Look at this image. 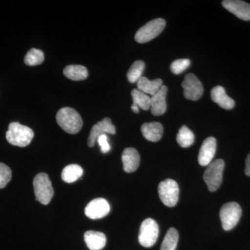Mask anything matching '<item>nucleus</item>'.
<instances>
[{
    "instance_id": "nucleus-1",
    "label": "nucleus",
    "mask_w": 250,
    "mask_h": 250,
    "mask_svg": "<svg viewBox=\"0 0 250 250\" xmlns=\"http://www.w3.org/2000/svg\"><path fill=\"white\" fill-rule=\"evenodd\" d=\"M56 118L60 127L68 134H77L83 126V121L80 113L72 108H61Z\"/></svg>"
},
{
    "instance_id": "nucleus-2",
    "label": "nucleus",
    "mask_w": 250,
    "mask_h": 250,
    "mask_svg": "<svg viewBox=\"0 0 250 250\" xmlns=\"http://www.w3.org/2000/svg\"><path fill=\"white\" fill-rule=\"evenodd\" d=\"M34 136V131L31 128L18 123H11L6 134V140L10 144L21 147L29 146Z\"/></svg>"
},
{
    "instance_id": "nucleus-3",
    "label": "nucleus",
    "mask_w": 250,
    "mask_h": 250,
    "mask_svg": "<svg viewBox=\"0 0 250 250\" xmlns=\"http://www.w3.org/2000/svg\"><path fill=\"white\" fill-rule=\"evenodd\" d=\"M33 185L36 200L42 205H48L54 196L53 187L48 175L45 173L37 174L34 179Z\"/></svg>"
},
{
    "instance_id": "nucleus-4",
    "label": "nucleus",
    "mask_w": 250,
    "mask_h": 250,
    "mask_svg": "<svg viewBox=\"0 0 250 250\" xmlns=\"http://www.w3.org/2000/svg\"><path fill=\"white\" fill-rule=\"evenodd\" d=\"M225 162L223 159H216L207 166L203 178L210 192L218 190L223 182V174Z\"/></svg>"
},
{
    "instance_id": "nucleus-5",
    "label": "nucleus",
    "mask_w": 250,
    "mask_h": 250,
    "mask_svg": "<svg viewBox=\"0 0 250 250\" xmlns=\"http://www.w3.org/2000/svg\"><path fill=\"white\" fill-rule=\"evenodd\" d=\"M242 214L241 206L234 202H228L222 207L220 218L225 231H230L236 226Z\"/></svg>"
},
{
    "instance_id": "nucleus-6",
    "label": "nucleus",
    "mask_w": 250,
    "mask_h": 250,
    "mask_svg": "<svg viewBox=\"0 0 250 250\" xmlns=\"http://www.w3.org/2000/svg\"><path fill=\"white\" fill-rule=\"evenodd\" d=\"M166 24L165 20L163 18H156L149 21L138 30L135 35V40L139 43H145L152 41L162 32Z\"/></svg>"
},
{
    "instance_id": "nucleus-7",
    "label": "nucleus",
    "mask_w": 250,
    "mask_h": 250,
    "mask_svg": "<svg viewBox=\"0 0 250 250\" xmlns=\"http://www.w3.org/2000/svg\"><path fill=\"white\" fill-rule=\"evenodd\" d=\"M161 201L166 206L173 207L179 200V188L178 184L172 179H167L159 184L158 188Z\"/></svg>"
},
{
    "instance_id": "nucleus-8",
    "label": "nucleus",
    "mask_w": 250,
    "mask_h": 250,
    "mask_svg": "<svg viewBox=\"0 0 250 250\" xmlns=\"http://www.w3.org/2000/svg\"><path fill=\"white\" fill-rule=\"evenodd\" d=\"M159 225L152 218L146 219L140 228L139 241L145 248H151L155 244L159 236Z\"/></svg>"
},
{
    "instance_id": "nucleus-9",
    "label": "nucleus",
    "mask_w": 250,
    "mask_h": 250,
    "mask_svg": "<svg viewBox=\"0 0 250 250\" xmlns=\"http://www.w3.org/2000/svg\"><path fill=\"white\" fill-rule=\"evenodd\" d=\"M182 85L184 88V97L187 100L197 101L202 98L204 92L203 85L193 74L190 73L186 75Z\"/></svg>"
},
{
    "instance_id": "nucleus-10",
    "label": "nucleus",
    "mask_w": 250,
    "mask_h": 250,
    "mask_svg": "<svg viewBox=\"0 0 250 250\" xmlns=\"http://www.w3.org/2000/svg\"><path fill=\"white\" fill-rule=\"evenodd\" d=\"M109 204L104 198H97L88 204L85 208V214L91 220H98L106 216L110 212Z\"/></svg>"
},
{
    "instance_id": "nucleus-11",
    "label": "nucleus",
    "mask_w": 250,
    "mask_h": 250,
    "mask_svg": "<svg viewBox=\"0 0 250 250\" xmlns=\"http://www.w3.org/2000/svg\"><path fill=\"white\" fill-rule=\"evenodd\" d=\"M106 134H116V127L112 124L111 120L108 118H104L103 121L93 125L88 139V146L93 147L99 136Z\"/></svg>"
},
{
    "instance_id": "nucleus-12",
    "label": "nucleus",
    "mask_w": 250,
    "mask_h": 250,
    "mask_svg": "<svg viewBox=\"0 0 250 250\" xmlns=\"http://www.w3.org/2000/svg\"><path fill=\"white\" fill-rule=\"evenodd\" d=\"M224 8L243 20L250 21V4L241 0H225L222 3Z\"/></svg>"
},
{
    "instance_id": "nucleus-13",
    "label": "nucleus",
    "mask_w": 250,
    "mask_h": 250,
    "mask_svg": "<svg viewBox=\"0 0 250 250\" xmlns=\"http://www.w3.org/2000/svg\"><path fill=\"white\" fill-rule=\"evenodd\" d=\"M216 139L208 137L205 140L200 148L198 155V162L202 166L209 165L216 152Z\"/></svg>"
},
{
    "instance_id": "nucleus-14",
    "label": "nucleus",
    "mask_w": 250,
    "mask_h": 250,
    "mask_svg": "<svg viewBox=\"0 0 250 250\" xmlns=\"http://www.w3.org/2000/svg\"><path fill=\"white\" fill-rule=\"evenodd\" d=\"M167 88L163 85L160 90L151 97V112L154 116H159L164 114L167 109L166 104V95Z\"/></svg>"
},
{
    "instance_id": "nucleus-15",
    "label": "nucleus",
    "mask_w": 250,
    "mask_h": 250,
    "mask_svg": "<svg viewBox=\"0 0 250 250\" xmlns=\"http://www.w3.org/2000/svg\"><path fill=\"white\" fill-rule=\"evenodd\" d=\"M123 168L126 172L131 173L137 170L140 164L139 152L135 148H126L122 155Z\"/></svg>"
},
{
    "instance_id": "nucleus-16",
    "label": "nucleus",
    "mask_w": 250,
    "mask_h": 250,
    "mask_svg": "<svg viewBox=\"0 0 250 250\" xmlns=\"http://www.w3.org/2000/svg\"><path fill=\"white\" fill-rule=\"evenodd\" d=\"M210 96L213 101L218 104L221 108L230 110L234 107V100L227 95L225 88L221 85L214 87L210 92Z\"/></svg>"
},
{
    "instance_id": "nucleus-17",
    "label": "nucleus",
    "mask_w": 250,
    "mask_h": 250,
    "mask_svg": "<svg viewBox=\"0 0 250 250\" xmlns=\"http://www.w3.org/2000/svg\"><path fill=\"white\" fill-rule=\"evenodd\" d=\"M143 136L151 142H157L162 138L164 128L159 123H144L141 126Z\"/></svg>"
},
{
    "instance_id": "nucleus-18",
    "label": "nucleus",
    "mask_w": 250,
    "mask_h": 250,
    "mask_svg": "<svg viewBox=\"0 0 250 250\" xmlns=\"http://www.w3.org/2000/svg\"><path fill=\"white\" fill-rule=\"evenodd\" d=\"M84 241L87 247L90 250H101L106 243L104 233L100 231H87L84 233Z\"/></svg>"
},
{
    "instance_id": "nucleus-19",
    "label": "nucleus",
    "mask_w": 250,
    "mask_h": 250,
    "mask_svg": "<svg viewBox=\"0 0 250 250\" xmlns=\"http://www.w3.org/2000/svg\"><path fill=\"white\" fill-rule=\"evenodd\" d=\"M162 86L163 82L161 79L151 81L147 77H142L137 82L138 89L144 93L149 94L151 96L155 95Z\"/></svg>"
},
{
    "instance_id": "nucleus-20",
    "label": "nucleus",
    "mask_w": 250,
    "mask_h": 250,
    "mask_svg": "<svg viewBox=\"0 0 250 250\" xmlns=\"http://www.w3.org/2000/svg\"><path fill=\"white\" fill-rule=\"evenodd\" d=\"M63 74L67 78L73 81L84 80L88 75L86 67L80 65H71L65 67Z\"/></svg>"
},
{
    "instance_id": "nucleus-21",
    "label": "nucleus",
    "mask_w": 250,
    "mask_h": 250,
    "mask_svg": "<svg viewBox=\"0 0 250 250\" xmlns=\"http://www.w3.org/2000/svg\"><path fill=\"white\" fill-rule=\"evenodd\" d=\"M83 168L77 164H71L65 167L62 171V178L66 183H73L83 175Z\"/></svg>"
},
{
    "instance_id": "nucleus-22",
    "label": "nucleus",
    "mask_w": 250,
    "mask_h": 250,
    "mask_svg": "<svg viewBox=\"0 0 250 250\" xmlns=\"http://www.w3.org/2000/svg\"><path fill=\"white\" fill-rule=\"evenodd\" d=\"M133 104L139 106V108L147 111L151 107V98L147 94L139 89H134L131 91Z\"/></svg>"
},
{
    "instance_id": "nucleus-23",
    "label": "nucleus",
    "mask_w": 250,
    "mask_h": 250,
    "mask_svg": "<svg viewBox=\"0 0 250 250\" xmlns=\"http://www.w3.org/2000/svg\"><path fill=\"white\" fill-rule=\"evenodd\" d=\"M194 141L195 136L191 130L187 126H182L177 135V141L179 146L184 148L188 147L193 144Z\"/></svg>"
},
{
    "instance_id": "nucleus-24",
    "label": "nucleus",
    "mask_w": 250,
    "mask_h": 250,
    "mask_svg": "<svg viewBox=\"0 0 250 250\" xmlns=\"http://www.w3.org/2000/svg\"><path fill=\"white\" fill-rule=\"evenodd\" d=\"M179 241V233L174 228L169 229L166 233L161 250H175Z\"/></svg>"
},
{
    "instance_id": "nucleus-25",
    "label": "nucleus",
    "mask_w": 250,
    "mask_h": 250,
    "mask_svg": "<svg viewBox=\"0 0 250 250\" xmlns=\"http://www.w3.org/2000/svg\"><path fill=\"white\" fill-rule=\"evenodd\" d=\"M45 56L43 52L40 49L32 48L31 49L24 57V62L26 65L29 66H35L40 65L44 62Z\"/></svg>"
},
{
    "instance_id": "nucleus-26",
    "label": "nucleus",
    "mask_w": 250,
    "mask_h": 250,
    "mask_svg": "<svg viewBox=\"0 0 250 250\" xmlns=\"http://www.w3.org/2000/svg\"><path fill=\"white\" fill-rule=\"evenodd\" d=\"M145 62L143 61H136L130 67L127 72V79L131 83H136L142 77L144 71Z\"/></svg>"
},
{
    "instance_id": "nucleus-27",
    "label": "nucleus",
    "mask_w": 250,
    "mask_h": 250,
    "mask_svg": "<svg viewBox=\"0 0 250 250\" xmlns=\"http://www.w3.org/2000/svg\"><path fill=\"white\" fill-rule=\"evenodd\" d=\"M190 61L188 59H177L170 65V70L174 75H179L190 66Z\"/></svg>"
},
{
    "instance_id": "nucleus-28",
    "label": "nucleus",
    "mask_w": 250,
    "mask_h": 250,
    "mask_svg": "<svg viewBox=\"0 0 250 250\" xmlns=\"http://www.w3.org/2000/svg\"><path fill=\"white\" fill-rule=\"evenodd\" d=\"M12 172L7 166L0 163V188H4L11 181Z\"/></svg>"
},
{
    "instance_id": "nucleus-29",
    "label": "nucleus",
    "mask_w": 250,
    "mask_h": 250,
    "mask_svg": "<svg viewBox=\"0 0 250 250\" xmlns=\"http://www.w3.org/2000/svg\"><path fill=\"white\" fill-rule=\"evenodd\" d=\"M96 142H98L99 146H100V148H101V152L104 154H106L111 150V146L108 144V137L106 134H103L99 136Z\"/></svg>"
},
{
    "instance_id": "nucleus-30",
    "label": "nucleus",
    "mask_w": 250,
    "mask_h": 250,
    "mask_svg": "<svg viewBox=\"0 0 250 250\" xmlns=\"http://www.w3.org/2000/svg\"><path fill=\"white\" fill-rule=\"evenodd\" d=\"M245 172H246L247 175L250 177V153L249 154H248V156H247L246 161V169H245Z\"/></svg>"
},
{
    "instance_id": "nucleus-31",
    "label": "nucleus",
    "mask_w": 250,
    "mask_h": 250,
    "mask_svg": "<svg viewBox=\"0 0 250 250\" xmlns=\"http://www.w3.org/2000/svg\"><path fill=\"white\" fill-rule=\"evenodd\" d=\"M131 110H132V111L134 112L135 113H139V106H136V105L132 104L131 105Z\"/></svg>"
}]
</instances>
